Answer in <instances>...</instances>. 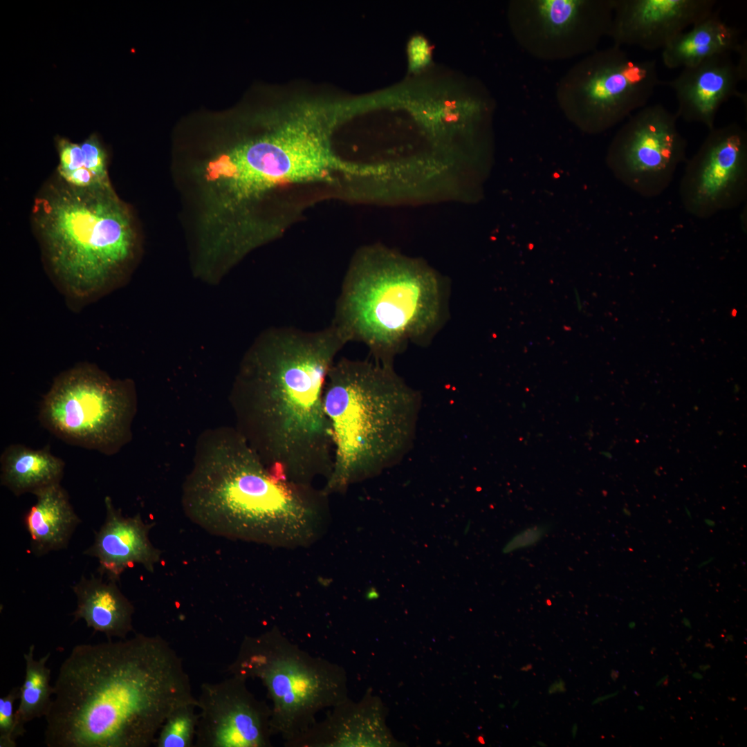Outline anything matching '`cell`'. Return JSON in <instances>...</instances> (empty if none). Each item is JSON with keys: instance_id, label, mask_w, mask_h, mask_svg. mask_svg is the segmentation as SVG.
<instances>
[{"instance_id": "cell-16", "label": "cell", "mask_w": 747, "mask_h": 747, "mask_svg": "<svg viewBox=\"0 0 747 747\" xmlns=\"http://www.w3.org/2000/svg\"><path fill=\"white\" fill-rule=\"evenodd\" d=\"M746 79L745 51L739 54L737 62L732 60L730 54L725 53L683 68L677 77L663 82V85L674 92L678 104L675 113L679 118L701 123L711 130L721 105L734 96L741 98L738 86Z\"/></svg>"}, {"instance_id": "cell-4", "label": "cell", "mask_w": 747, "mask_h": 747, "mask_svg": "<svg viewBox=\"0 0 747 747\" xmlns=\"http://www.w3.org/2000/svg\"><path fill=\"white\" fill-rule=\"evenodd\" d=\"M31 223L50 273L77 299L124 282L141 252L134 215L112 185L77 187L56 175L36 196Z\"/></svg>"}, {"instance_id": "cell-31", "label": "cell", "mask_w": 747, "mask_h": 747, "mask_svg": "<svg viewBox=\"0 0 747 747\" xmlns=\"http://www.w3.org/2000/svg\"><path fill=\"white\" fill-rule=\"evenodd\" d=\"M668 676H665L661 678L656 683V686H661L667 684Z\"/></svg>"}, {"instance_id": "cell-15", "label": "cell", "mask_w": 747, "mask_h": 747, "mask_svg": "<svg viewBox=\"0 0 747 747\" xmlns=\"http://www.w3.org/2000/svg\"><path fill=\"white\" fill-rule=\"evenodd\" d=\"M714 0H614L607 36L614 45L663 50L688 27L712 13Z\"/></svg>"}, {"instance_id": "cell-24", "label": "cell", "mask_w": 747, "mask_h": 747, "mask_svg": "<svg viewBox=\"0 0 747 747\" xmlns=\"http://www.w3.org/2000/svg\"><path fill=\"white\" fill-rule=\"evenodd\" d=\"M35 645H30L24 654L25 676L19 688V703L15 715L20 736L25 732L24 726L34 719L45 717L52 702L53 685L50 684V670L46 663L50 653L35 659Z\"/></svg>"}, {"instance_id": "cell-42", "label": "cell", "mask_w": 747, "mask_h": 747, "mask_svg": "<svg viewBox=\"0 0 747 747\" xmlns=\"http://www.w3.org/2000/svg\"><path fill=\"white\" fill-rule=\"evenodd\" d=\"M623 513H625V515H626L627 516H630V515H631V513H630V512H629V510L628 509L624 508V509H623Z\"/></svg>"}, {"instance_id": "cell-41", "label": "cell", "mask_w": 747, "mask_h": 747, "mask_svg": "<svg viewBox=\"0 0 747 747\" xmlns=\"http://www.w3.org/2000/svg\"><path fill=\"white\" fill-rule=\"evenodd\" d=\"M726 638H727V640H729V641H733V640H734V638H733V636H732V635H731V634H728V636H726Z\"/></svg>"}, {"instance_id": "cell-47", "label": "cell", "mask_w": 747, "mask_h": 747, "mask_svg": "<svg viewBox=\"0 0 747 747\" xmlns=\"http://www.w3.org/2000/svg\"><path fill=\"white\" fill-rule=\"evenodd\" d=\"M691 638H692V636H690V638L689 637L687 638L686 640L690 641L691 640Z\"/></svg>"}, {"instance_id": "cell-22", "label": "cell", "mask_w": 747, "mask_h": 747, "mask_svg": "<svg viewBox=\"0 0 747 747\" xmlns=\"http://www.w3.org/2000/svg\"><path fill=\"white\" fill-rule=\"evenodd\" d=\"M64 461L53 455L48 447L35 450L24 445H8L0 457L1 484L15 495L36 492L60 483Z\"/></svg>"}, {"instance_id": "cell-40", "label": "cell", "mask_w": 747, "mask_h": 747, "mask_svg": "<svg viewBox=\"0 0 747 747\" xmlns=\"http://www.w3.org/2000/svg\"><path fill=\"white\" fill-rule=\"evenodd\" d=\"M628 627H629L630 629H634V628L636 627V622H634V621H631V622H629V623L628 624Z\"/></svg>"}, {"instance_id": "cell-39", "label": "cell", "mask_w": 747, "mask_h": 747, "mask_svg": "<svg viewBox=\"0 0 747 747\" xmlns=\"http://www.w3.org/2000/svg\"><path fill=\"white\" fill-rule=\"evenodd\" d=\"M710 667H711V666L710 665L704 664V665H701L699 668L702 672H705V671H707L708 670H709Z\"/></svg>"}, {"instance_id": "cell-34", "label": "cell", "mask_w": 747, "mask_h": 747, "mask_svg": "<svg viewBox=\"0 0 747 747\" xmlns=\"http://www.w3.org/2000/svg\"><path fill=\"white\" fill-rule=\"evenodd\" d=\"M682 623L685 627H686L688 628H691L692 627L690 620L688 618H685V617H683L682 618Z\"/></svg>"}, {"instance_id": "cell-44", "label": "cell", "mask_w": 747, "mask_h": 747, "mask_svg": "<svg viewBox=\"0 0 747 747\" xmlns=\"http://www.w3.org/2000/svg\"><path fill=\"white\" fill-rule=\"evenodd\" d=\"M637 708H638V710H639L640 711H642V710H643L645 709L644 706H642V705L638 706H637Z\"/></svg>"}, {"instance_id": "cell-43", "label": "cell", "mask_w": 747, "mask_h": 747, "mask_svg": "<svg viewBox=\"0 0 747 747\" xmlns=\"http://www.w3.org/2000/svg\"><path fill=\"white\" fill-rule=\"evenodd\" d=\"M537 744L538 746H542V747L546 746V744H544V742H542L541 741H537Z\"/></svg>"}, {"instance_id": "cell-5", "label": "cell", "mask_w": 747, "mask_h": 747, "mask_svg": "<svg viewBox=\"0 0 747 747\" xmlns=\"http://www.w3.org/2000/svg\"><path fill=\"white\" fill-rule=\"evenodd\" d=\"M333 441V463L323 490L343 492L399 462L415 437L418 393L393 367L341 358L326 376L323 394Z\"/></svg>"}, {"instance_id": "cell-26", "label": "cell", "mask_w": 747, "mask_h": 747, "mask_svg": "<svg viewBox=\"0 0 747 747\" xmlns=\"http://www.w3.org/2000/svg\"><path fill=\"white\" fill-rule=\"evenodd\" d=\"M19 698V688H12L0 698V747H15L20 736L14 710L15 702Z\"/></svg>"}, {"instance_id": "cell-19", "label": "cell", "mask_w": 747, "mask_h": 747, "mask_svg": "<svg viewBox=\"0 0 747 747\" xmlns=\"http://www.w3.org/2000/svg\"><path fill=\"white\" fill-rule=\"evenodd\" d=\"M747 51L740 30L729 25L714 10L688 31L674 37L663 50L662 60L668 68L695 65L714 55Z\"/></svg>"}, {"instance_id": "cell-20", "label": "cell", "mask_w": 747, "mask_h": 747, "mask_svg": "<svg viewBox=\"0 0 747 747\" xmlns=\"http://www.w3.org/2000/svg\"><path fill=\"white\" fill-rule=\"evenodd\" d=\"M37 501L24 517L30 535V551L36 556L66 548L81 522L60 483L35 494Z\"/></svg>"}, {"instance_id": "cell-30", "label": "cell", "mask_w": 747, "mask_h": 747, "mask_svg": "<svg viewBox=\"0 0 747 747\" xmlns=\"http://www.w3.org/2000/svg\"><path fill=\"white\" fill-rule=\"evenodd\" d=\"M618 694V691H616V692H613V693H610V694H605V695H602V696L598 697H597L596 699H594V700L593 701V702H592V704H593V705H596V704L600 703H601V702H602V701H606V700H608L609 699H611V698H612V697H615V696H616V695H617Z\"/></svg>"}, {"instance_id": "cell-8", "label": "cell", "mask_w": 747, "mask_h": 747, "mask_svg": "<svg viewBox=\"0 0 747 747\" xmlns=\"http://www.w3.org/2000/svg\"><path fill=\"white\" fill-rule=\"evenodd\" d=\"M228 670L261 682L272 702L273 735L285 746L304 734L320 711L348 699L342 666L311 655L277 628L244 638Z\"/></svg>"}, {"instance_id": "cell-17", "label": "cell", "mask_w": 747, "mask_h": 747, "mask_svg": "<svg viewBox=\"0 0 747 747\" xmlns=\"http://www.w3.org/2000/svg\"><path fill=\"white\" fill-rule=\"evenodd\" d=\"M104 522L95 533L93 544L84 552L98 560L100 575L116 582L124 570L134 564L153 571L160 553L149 540L150 527L140 516L123 517L109 496L104 498Z\"/></svg>"}, {"instance_id": "cell-45", "label": "cell", "mask_w": 747, "mask_h": 747, "mask_svg": "<svg viewBox=\"0 0 747 747\" xmlns=\"http://www.w3.org/2000/svg\"><path fill=\"white\" fill-rule=\"evenodd\" d=\"M685 511H686V513H687V514H688V517H689L690 518H691V514H690V512L689 511V510H688V509H687V508H685Z\"/></svg>"}, {"instance_id": "cell-23", "label": "cell", "mask_w": 747, "mask_h": 747, "mask_svg": "<svg viewBox=\"0 0 747 747\" xmlns=\"http://www.w3.org/2000/svg\"><path fill=\"white\" fill-rule=\"evenodd\" d=\"M55 142L59 158L56 175L64 182L77 187L111 185L109 153L96 133L80 143L61 136Z\"/></svg>"}, {"instance_id": "cell-28", "label": "cell", "mask_w": 747, "mask_h": 747, "mask_svg": "<svg viewBox=\"0 0 747 747\" xmlns=\"http://www.w3.org/2000/svg\"><path fill=\"white\" fill-rule=\"evenodd\" d=\"M409 68L417 71L426 66L431 59L430 47L425 38L414 37L408 45Z\"/></svg>"}, {"instance_id": "cell-12", "label": "cell", "mask_w": 747, "mask_h": 747, "mask_svg": "<svg viewBox=\"0 0 747 747\" xmlns=\"http://www.w3.org/2000/svg\"><path fill=\"white\" fill-rule=\"evenodd\" d=\"M678 118L661 104L645 106L629 116L609 145L608 167L642 196L661 194L687 160L688 142L678 129Z\"/></svg>"}, {"instance_id": "cell-37", "label": "cell", "mask_w": 747, "mask_h": 747, "mask_svg": "<svg viewBox=\"0 0 747 747\" xmlns=\"http://www.w3.org/2000/svg\"><path fill=\"white\" fill-rule=\"evenodd\" d=\"M704 522L707 526L710 527H714L715 526V522L710 519H705Z\"/></svg>"}, {"instance_id": "cell-3", "label": "cell", "mask_w": 747, "mask_h": 747, "mask_svg": "<svg viewBox=\"0 0 747 747\" xmlns=\"http://www.w3.org/2000/svg\"><path fill=\"white\" fill-rule=\"evenodd\" d=\"M192 477L186 506L220 535L270 544L308 541L327 507V494L269 468L239 432L214 448Z\"/></svg>"}, {"instance_id": "cell-32", "label": "cell", "mask_w": 747, "mask_h": 747, "mask_svg": "<svg viewBox=\"0 0 747 747\" xmlns=\"http://www.w3.org/2000/svg\"><path fill=\"white\" fill-rule=\"evenodd\" d=\"M611 678L613 681H616L619 676V672L615 670H612L610 672Z\"/></svg>"}, {"instance_id": "cell-38", "label": "cell", "mask_w": 747, "mask_h": 747, "mask_svg": "<svg viewBox=\"0 0 747 747\" xmlns=\"http://www.w3.org/2000/svg\"><path fill=\"white\" fill-rule=\"evenodd\" d=\"M532 668H533L532 664L528 663V664L522 667L520 670L522 671H523V672H528V671L531 670Z\"/></svg>"}, {"instance_id": "cell-35", "label": "cell", "mask_w": 747, "mask_h": 747, "mask_svg": "<svg viewBox=\"0 0 747 747\" xmlns=\"http://www.w3.org/2000/svg\"><path fill=\"white\" fill-rule=\"evenodd\" d=\"M578 726L577 723H574L572 726L571 734L573 738L575 737L578 733Z\"/></svg>"}, {"instance_id": "cell-10", "label": "cell", "mask_w": 747, "mask_h": 747, "mask_svg": "<svg viewBox=\"0 0 747 747\" xmlns=\"http://www.w3.org/2000/svg\"><path fill=\"white\" fill-rule=\"evenodd\" d=\"M663 84L655 59L634 58L613 44L573 64L558 81L555 99L570 122L598 134L647 106Z\"/></svg>"}, {"instance_id": "cell-14", "label": "cell", "mask_w": 747, "mask_h": 747, "mask_svg": "<svg viewBox=\"0 0 747 747\" xmlns=\"http://www.w3.org/2000/svg\"><path fill=\"white\" fill-rule=\"evenodd\" d=\"M246 681L231 675L201 685L195 746H271V708L248 690Z\"/></svg>"}, {"instance_id": "cell-21", "label": "cell", "mask_w": 747, "mask_h": 747, "mask_svg": "<svg viewBox=\"0 0 747 747\" xmlns=\"http://www.w3.org/2000/svg\"><path fill=\"white\" fill-rule=\"evenodd\" d=\"M378 722L365 716L349 698L286 747H351L380 744Z\"/></svg>"}, {"instance_id": "cell-9", "label": "cell", "mask_w": 747, "mask_h": 747, "mask_svg": "<svg viewBox=\"0 0 747 747\" xmlns=\"http://www.w3.org/2000/svg\"><path fill=\"white\" fill-rule=\"evenodd\" d=\"M134 410L129 381L84 364L55 379L40 404L39 420L67 443L111 455L129 439Z\"/></svg>"}, {"instance_id": "cell-18", "label": "cell", "mask_w": 747, "mask_h": 747, "mask_svg": "<svg viewBox=\"0 0 747 747\" xmlns=\"http://www.w3.org/2000/svg\"><path fill=\"white\" fill-rule=\"evenodd\" d=\"M77 608L74 620H84L88 627L104 634L109 640L126 638L132 629L133 607L118 589L116 582L100 575L84 576L73 587Z\"/></svg>"}, {"instance_id": "cell-36", "label": "cell", "mask_w": 747, "mask_h": 747, "mask_svg": "<svg viewBox=\"0 0 747 747\" xmlns=\"http://www.w3.org/2000/svg\"><path fill=\"white\" fill-rule=\"evenodd\" d=\"M692 676L694 679H697V680H701L703 679L702 674H701V673H699L698 672H693L692 674Z\"/></svg>"}, {"instance_id": "cell-27", "label": "cell", "mask_w": 747, "mask_h": 747, "mask_svg": "<svg viewBox=\"0 0 747 747\" xmlns=\"http://www.w3.org/2000/svg\"><path fill=\"white\" fill-rule=\"evenodd\" d=\"M551 528L548 524H537L528 526L512 537L504 545L502 552L508 554L531 547L540 542Z\"/></svg>"}, {"instance_id": "cell-13", "label": "cell", "mask_w": 747, "mask_h": 747, "mask_svg": "<svg viewBox=\"0 0 747 747\" xmlns=\"http://www.w3.org/2000/svg\"><path fill=\"white\" fill-rule=\"evenodd\" d=\"M679 194L685 210L708 219L747 196V132L737 123L714 127L685 162Z\"/></svg>"}, {"instance_id": "cell-29", "label": "cell", "mask_w": 747, "mask_h": 747, "mask_svg": "<svg viewBox=\"0 0 747 747\" xmlns=\"http://www.w3.org/2000/svg\"><path fill=\"white\" fill-rule=\"evenodd\" d=\"M566 691V685L564 681L562 679H558L555 682L551 684L548 689V693L553 694L557 692H564Z\"/></svg>"}, {"instance_id": "cell-11", "label": "cell", "mask_w": 747, "mask_h": 747, "mask_svg": "<svg viewBox=\"0 0 747 747\" xmlns=\"http://www.w3.org/2000/svg\"><path fill=\"white\" fill-rule=\"evenodd\" d=\"M614 0H514L513 35L530 56L554 62L587 55L607 36Z\"/></svg>"}, {"instance_id": "cell-1", "label": "cell", "mask_w": 747, "mask_h": 747, "mask_svg": "<svg viewBox=\"0 0 747 747\" xmlns=\"http://www.w3.org/2000/svg\"><path fill=\"white\" fill-rule=\"evenodd\" d=\"M53 689L48 747H149L174 710L198 706L175 650L142 634L74 647Z\"/></svg>"}, {"instance_id": "cell-2", "label": "cell", "mask_w": 747, "mask_h": 747, "mask_svg": "<svg viewBox=\"0 0 747 747\" xmlns=\"http://www.w3.org/2000/svg\"><path fill=\"white\" fill-rule=\"evenodd\" d=\"M348 343L331 323L316 331L272 327L255 340L234 386L239 432L273 471L303 485L329 477L333 441L323 394Z\"/></svg>"}, {"instance_id": "cell-6", "label": "cell", "mask_w": 747, "mask_h": 747, "mask_svg": "<svg viewBox=\"0 0 747 747\" xmlns=\"http://www.w3.org/2000/svg\"><path fill=\"white\" fill-rule=\"evenodd\" d=\"M443 315V291L425 266L388 250L369 248L353 260L331 323L348 342H363L384 366L409 340L425 339Z\"/></svg>"}, {"instance_id": "cell-33", "label": "cell", "mask_w": 747, "mask_h": 747, "mask_svg": "<svg viewBox=\"0 0 747 747\" xmlns=\"http://www.w3.org/2000/svg\"><path fill=\"white\" fill-rule=\"evenodd\" d=\"M713 559H714V557H710L709 559H708V560H704V561H703V562H702L701 563H700V564H699L698 567H699V568H702V567H703V566H706L707 564H710V562H712V560H713Z\"/></svg>"}, {"instance_id": "cell-7", "label": "cell", "mask_w": 747, "mask_h": 747, "mask_svg": "<svg viewBox=\"0 0 747 747\" xmlns=\"http://www.w3.org/2000/svg\"><path fill=\"white\" fill-rule=\"evenodd\" d=\"M201 172L218 209L250 215L256 204L280 186L362 170L338 158L314 122L297 119L205 160Z\"/></svg>"}, {"instance_id": "cell-46", "label": "cell", "mask_w": 747, "mask_h": 747, "mask_svg": "<svg viewBox=\"0 0 747 747\" xmlns=\"http://www.w3.org/2000/svg\"><path fill=\"white\" fill-rule=\"evenodd\" d=\"M518 703H519V700H517L513 704V708L516 707L517 706Z\"/></svg>"}, {"instance_id": "cell-25", "label": "cell", "mask_w": 747, "mask_h": 747, "mask_svg": "<svg viewBox=\"0 0 747 747\" xmlns=\"http://www.w3.org/2000/svg\"><path fill=\"white\" fill-rule=\"evenodd\" d=\"M196 705L189 704L174 710L161 727L155 744L157 747H192L198 722Z\"/></svg>"}]
</instances>
